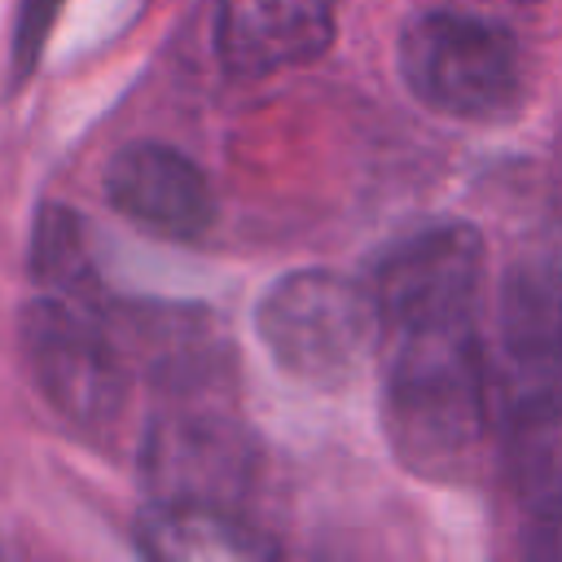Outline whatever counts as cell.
Segmentation results:
<instances>
[{"mask_svg": "<svg viewBox=\"0 0 562 562\" xmlns=\"http://www.w3.org/2000/svg\"><path fill=\"white\" fill-rule=\"evenodd\" d=\"M501 329L518 364L562 378V250H536L514 263L501 294Z\"/></svg>", "mask_w": 562, "mask_h": 562, "instance_id": "obj_9", "label": "cell"}, {"mask_svg": "<svg viewBox=\"0 0 562 562\" xmlns=\"http://www.w3.org/2000/svg\"><path fill=\"white\" fill-rule=\"evenodd\" d=\"M386 435L404 465L430 479L461 474L483 443V373L474 325L382 334Z\"/></svg>", "mask_w": 562, "mask_h": 562, "instance_id": "obj_1", "label": "cell"}, {"mask_svg": "<svg viewBox=\"0 0 562 562\" xmlns=\"http://www.w3.org/2000/svg\"><path fill=\"white\" fill-rule=\"evenodd\" d=\"M509 483L540 514H562V400H531L514 413L505 439Z\"/></svg>", "mask_w": 562, "mask_h": 562, "instance_id": "obj_11", "label": "cell"}, {"mask_svg": "<svg viewBox=\"0 0 562 562\" xmlns=\"http://www.w3.org/2000/svg\"><path fill=\"white\" fill-rule=\"evenodd\" d=\"M259 338L277 364L329 386L364 364L382 321L373 290L338 272H294L259 303Z\"/></svg>", "mask_w": 562, "mask_h": 562, "instance_id": "obj_3", "label": "cell"}, {"mask_svg": "<svg viewBox=\"0 0 562 562\" xmlns=\"http://www.w3.org/2000/svg\"><path fill=\"white\" fill-rule=\"evenodd\" d=\"M136 540L154 558L211 562V558H263L272 544L233 514V505L211 501H158L140 522Z\"/></svg>", "mask_w": 562, "mask_h": 562, "instance_id": "obj_10", "label": "cell"}, {"mask_svg": "<svg viewBox=\"0 0 562 562\" xmlns=\"http://www.w3.org/2000/svg\"><path fill=\"white\" fill-rule=\"evenodd\" d=\"M400 70L417 101L470 123L509 119L527 92V57L518 40L470 13H422L408 22Z\"/></svg>", "mask_w": 562, "mask_h": 562, "instance_id": "obj_2", "label": "cell"}, {"mask_svg": "<svg viewBox=\"0 0 562 562\" xmlns=\"http://www.w3.org/2000/svg\"><path fill=\"white\" fill-rule=\"evenodd\" d=\"M105 198L132 224L176 241H198L215 224V193L202 167L154 140L127 145L110 158Z\"/></svg>", "mask_w": 562, "mask_h": 562, "instance_id": "obj_7", "label": "cell"}, {"mask_svg": "<svg viewBox=\"0 0 562 562\" xmlns=\"http://www.w3.org/2000/svg\"><path fill=\"white\" fill-rule=\"evenodd\" d=\"M531 553L540 558H562V514H540L531 522Z\"/></svg>", "mask_w": 562, "mask_h": 562, "instance_id": "obj_13", "label": "cell"}, {"mask_svg": "<svg viewBox=\"0 0 562 562\" xmlns=\"http://www.w3.org/2000/svg\"><path fill=\"white\" fill-rule=\"evenodd\" d=\"M215 53L228 75L259 79L321 57L334 40V0H215Z\"/></svg>", "mask_w": 562, "mask_h": 562, "instance_id": "obj_8", "label": "cell"}, {"mask_svg": "<svg viewBox=\"0 0 562 562\" xmlns=\"http://www.w3.org/2000/svg\"><path fill=\"white\" fill-rule=\"evenodd\" d=\"M22 351L40 395L75 426H110L127 404V364L105 325L70 294L35 299L22 312Z\"/></svg>", "mask_w": 562, "mask_h": 562, "instance_id": "obj_4", "label": "cell"}, {"mask_svg": "<svg viewBox=\"0 0 562 562\" xmlns=\"http://www.w3.org/2000/svg\"><path fill=\"white\" fill-rule=\"evenodd\" d=\"M479 277H483V241L474 228L439 224L408 237L382 259L369 285L382 334L430 329V325H474Z\"/></svg>", "mask_w": 562, "mask_h": 562, "instance_id": "obj_5", "label": "cell"}, {"mask_svg": "<svg viewBox=\"0 0 562 562\" xmlns=\"http://www.w3.org/2000/svg\"><path fill=\"white\" fill-rule=\"evenodd\" d=\"M57 9H61V0H22V18H18V66H22V75L40 57V44H44Z\"/></svg>", "mask_w": 562, "mask_h": 562, "instance_id": "obj_12", "label": "cell"}, {"mask_svg": "<svg viewBox=\"0 0 562 562\" xmlns=\"http://www.w3.org/2000/svg\"><path fill=\"white\" fill-rule=\"evenodd\" d=\"M255 465V443L228 413L176 408L149 426L145 479L158 501H211L233 505L246 492Z\"/></svg>", "mask_w": 562, "mask_h": 562, "instance_id": "obj_6", "label": "cell"}]
</instances>
